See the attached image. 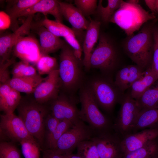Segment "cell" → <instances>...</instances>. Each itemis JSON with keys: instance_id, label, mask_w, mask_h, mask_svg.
<instances>
[{"instance_id": "603a6c76", "label": "cell", "mask_w": 158, "mask_h": 158, "mask_svg": "<svg viewBox=\"0 0 158 158\" xmlns=\"http://www.w3.org/2000/svg\"><path fill=\"white\" fill-rule=\"evenodd\" d=\"M157 128H158V106L140 110L133 125L132 133Z\"/></svg>"}, {"instance_id": "74e56055", "label": "cell", "mask_w": 158, "mask_h": 158, "mask_svg": "<svg viewBox=\"0 0 158 158\" xmlns=\"http://www.w3.org/2000/svg\"><path fill=\"white\" fill-rule=\"evenodd\" d=\"M63 38L67 43L73 49L76 57L81 61L83 49L75 38L74 32L70 33Z\"/></svg>"}, {"instance_id": "ffe728a7", "label": "cell", "mask_w": 158, "mask_h": 158, "mask_svg": "<svg viewBox=\"0 0 158 158\" xmlns=\"http://www.w3.org/2000/svg\"><path fill=\"white\" fill-rule=\"evenodd\" d=\"M20 92L7 83H0V110L4 114L12 113L21 102Z\"/></svg>"}, {"instance_id": "52a82bcc", "label": "cell", "mask_w": 158, "mask_h": 158, "mask_svg": "<svg viewBox=\"0 0 158 158\" xmlns=\"http://www.w3.org/2000/svg\"><path fill=\"white\" fill-rule=\"evenodd\" d=\"M140 110L136 100L130 95L126 96L121 102L118 114L114 123V131L122 138L132 133L135 120Z\"/></svg>"}, {"instance_id": "f1b7e54d", "label": "cell", "mask_w": 158, "mask_h": 158, "mask_svg": "<svg viewBox=\"0 0 158 158\" xmlns=\"http://www.w3.org/2000/svg\"><path fill=\"white\" fill-rule=\"evenodd\" d=\"M122 1L108 0L107 6L104 7L102 4V1L99 0L95 13L102 21L105 23L109 22L110 18L119 7Z\"/></svg>"}, {"instance_id": "b9f144b4", "label": "cell", "mask_w": 158, "mask_h": 158, "mask_svg": "<svg viewBox=\"0 0 158 158\" xmlns=\"http://www.w3.org/2000/svg\"><path fill=\"white\" fill-rule=\"evenodd\" d=\"M10 20L8 16L6 13L0 12V29L4 30L7 27L6 24L8 26L11 25Z\"/></svg>"}, {"instance_id": "8fae6325", "label": "cell", "mask_w": 158, "mask_h": 158, "mask_svg": "<svg viewBox=\"0 0 158 158\" xmlns=\"http://www.w3.org/2000/svg\"><path fill=\"white\" fill-rule=\"evenodd\" d=\"M88 88L98 106L108 112L111 111L117 100L116 92L111 85L97 79L92 82Z\"/></svg>"}, {"instance_id": "bcb514c9", "label": "cell", "mask_w": 158, "mask_h": 158, "mask_svg": "<svg viewBox=\"0 0 158 158\" xmlns=\"http://www.w3.org/2000/svg\"><path fill=\"white\" fill-rule=\"evenodd\" d=\"M155 11L156 13L158 15V0H156Z\"/></svg>"}, {"instance_id": "9c48e42d", "label": "cell", "mask_w": 158, "mask_h": 158, "mask_svg": "<svg viewBox=\"0 0 158 158\" xmlns=\"http://www.w3.org/2000/svg\"><path fill=\"white\" fill-rule=\"evenodd\" d=\"M116 60V53L114 46L107 37L101 35L98 44L91 55L90 68L109 71L114 67Z\"/></svg>"}, {"instance_id": "30bf717a", "label": "cell", "mask_w": 158, "mask_h": 158, "mask_svg": "<svg viewBox=\"0 0 158 158\" xmlns=\"http://www.w3.org/2000/svg\"><path fill=\"white\" fill-rule=\"evenodd\" d=\"M0 128L10 138L19 142L26 140H36L30 134L21 118L14 113L1 115Z\"/></svg>"}, {"instance_id": "7402d4cb", "label": "cell", "mask_w": 158, "mask_h": 158, "mask_svg": "<svg viewBox=\"0 0 158 158\" xmlns=\"http://www.w3.org/2000/svg\"><path fill=\"white\" fill-rule=\"evenodd\" d=\"M37 25L42 55H48L61 49L66 44L63 40L53 35L44 26Z\"/></svg>"}, {"instance_id": "7a4b0ae2", "label": "cell", "mask_w": 158, "mask_h": 158, "mask_svg": "<svg viewBox=\"0 0 158 158\" xmlns=\"http://www.w3.org/2000/svg\"><path fill=\"white\" fill-rule=\"evenodd\" d=\"M125 49L137 66L142 69L146 68L153 55V28L144 26L138 33L130 36L125 44Z\"/></svg>"}, {"instance_id": "5bb4252c", "label": "cell", "mask_w": 158, "mask_h": 158, "mask_svg": "<svg viewBox=\"0 0 158 158\" xmlns=\"http://www.w3.org/2000/svg\"><path fill=\"white\" fill-rule=\"evenodd\" d=\"M12 52L13 55L21 61L35 64L42 56L40 44L34 37L24 36L15 44Z\"/></svg>"}, {"instance_id": "83f0119b", "label": "cell", "mask_w": 158, "mask_h": 158, "mask_svg": "<svg viewBox=\"0 0 158 158\" xmlns=\"http://www.w3.org/2000/svg\"><path fill=\"white\" fill-rule=\"evenodd\" d=\"M158 152V138L143 147L124 155L122 158H151Z\"/></svg>"}, {"instance_id": "2e32d148", "label": "cell", "mask_w": 158, "mask_h": 158, "mask_svg": "<svg viewBox=\"0 0 158 158\" xmlns=\"http://www.w3.org/2000/svg\"><path fill=\"white\" fill-rule=\"evenodd\" d=\"M158 138V128H149L130 134L122 138L124 155L140 148Z\"/></svg>"}, {"instance_id": "7bdbcfd3", "label": "cell", "mask_w": 158, "mask_h": 158, "mask_svg": "<svg viewBox=\"0 0 158 158\" xmlns=\"http://www.w3.org/2000/svg\"><path fill=\"white\" fill-rule=\"evenodd\" d=\"M43 158H63L62 155L50 150H47L43 152Z\"/></svg>"}, {"instance_id": "cb8c5ba5", "label": "cell", "mask_w": 158, "mask_h": 158, "mask_svg": "<svg viewBox=\"0 0 158 158\" xmlns=\"http://www.w3.org/2000/svg\"><path fill=\"white\" fill-rule=\"evenodd\" d=\"M39 0H12L6 1L5 13L9 17L10 27L13 31L19 27L18 18L22 12Z\"/></svg>"}, {"instance_id": "4dcf8cb0", "label": "cell", "mask_w": 158, "mask_h": 158, "mask_svg": "<svg viewBox=\"0 0 158 158\" xmlns=\"http://www.w3.org/2000/svg\"><path fill=\"white\" fill-rule=\"evenodd\" d=\"M74 123L68 120L60 121L56 130L47 136V141L49 150H52L62 135Z\"/></svg>"}, {"instance_id": "d6986e66", "label": "cell", "mask_w": 158, "mask_h": 158, "mask_svg": "<svg viewBox=\"0 0 158 158\" xmlns=\"http://www.w3.org/2000/svg\"><path fill=\"white\" fill-rule=\"evenodd\" d=\"M100 25L99 21L91 20L86 30L82 48L84 54L83 63L86 69L90 68V57L94 47L99 38Z\"/></svg>"}, {"instance_id": "d590c367", "label": "cell", "mask_w": 158, "mask_h": 158, "mask_svg": "<svg viewBox=\"0 0 158 158\" xmlns=\"http://www.w3.org/2000/svg\"><path fill=\"white\" fill-rule=\"evenodd\" d=\"M96 0H75L74 4L85 16L95 13L97 4Z\"/></svg>"}, {"instance_id": "8992f818", "label": "cell", "mask_w": 158, "mask_h": 158, "mask_svg": "<svg viewBox=\"0 0 158 158\" xmlns=\"http://www.w3.org/2000/svg\"><path fill=\"white\" fill-rule=\"evenodd\" d=\"M94 133L90 127L80 119L62 135L51 150L62 155L72 153L80 143L90 139Z\"/></svg>"}, {"instance_id": "836d02e7", "label": "cell", "mask_w": 158, "mask_h": 158, "mask_svg": "<svg viewBox=\"0 0 158 158\" xmlns=\"http://www.w3.org/2000/svg\"><path fill=\"white\" fill-rule=\"evenodd\" d=\"M12 77H31L37 74L36 69L30 63L23 61L16 63L11 71Z\"/></svg>"}, {"instance_id": "1f68e13d", "label": "cell", "mask_w": 158, "mask_h": 158, "mask_svg": "<svg viewBox=\"0 0 158 158\" xmlns=\"http://www.w3.org/2000/svg\"><path fill=\"white\" fill-rule=\"evenodd\" d=\"M35 64L38 74L40 75H48L59 67L56 59L48 55L42 56Z\"/></svg>"}, {"instance_id": "e0dca14e", "label": "cell", "mask_w": 158, "mask_h": 158, "mask_svg": "<svg viewBox=\"0 0 158 158\" xmlns=\"http://www.w3.org/2000/svg\"><path fill=\"white\" fill-rule=\"evenodd\" d=\"M60 11L63 18L72 25L73 31L87 30L90 21L87 20L80 10L71 4L59 1Z\"/></svg>"}, {"instance_id": "ee69618b", "label": "cell", "mask_w": 158, "mask_h": 158, "mask_svg": "<svg viewBox=\"0 0 158 158\" xmlns=\"http://www.w3.org/2000/svg\"><path fill=\"white\" fill-rule=\"evenodd\" d=\"M156 0H145V2L149 8L154 13H156L155 6Z\"/></svg>"}, {"instance_id": "8d00e7d4", "label": "cell", "mask_w": 158, "mask_h": 158, "mask_svg": "<svg viewBox=\"0 0 158 158\" xmlns=\"http://www.w3.org/2000/svg\"><path fill=\"white\" fill-rule=\"evenodd\" d=\"M0 158H21L16 147L10 143L1 142L0 144Z\"/></svg>"}, {"instance_id": "d4e9b609", "label": "cell", "mask_w": 158, "mask_h": 158, "mask_svg": "<svg viewBox=\"0 0 158 158\" xmlns=\"http://www.w3.org/2000/svg\"><path fill=\"white\" fill-rule=\"evenodd\" d=\"M39 74L26 77H12L6 83L19 92L33 93L38 85L45 79Z\"/></svg>"}, {"instance_id": "3957f363", "label": "cell", "mask_w": 158, "mask_h": 158, "mask_svg": "<svg viewBox=\"0 0 158 158\" xmlns=\"http://www.w3.org/2000/svg\"><path fill=\"white\" fill-rule=\"evenodd\" d=\"M80 101V119L87 123L94 133L103 132L114 129V123L100 111L88 87L81 90Z\"/></svg>"}, {"instance_id": "9a60e30c", "label": "cell", "mask_w": 158, "mask_h": 158, "mask_svg": "<svg viewBox=\"0 0 158 158\" xmlns=\"http://www.w3.org/2000/svg\"><path fill=\"white\" fill-rule=\"evenodd\" d=\"M51 114L60 121L66 120L75 123L80 119L79 111L75 102L65 97H58L52 101Z\"/></svg>"}, {"instance_id": "ac0fdd59", "label": "cell", "mask_w": 158, "mask_h": 158, "mask_svg": "<svg viewBox=\"0 0 158 158\" xmlns=\"http://www.w3.org/2000/svg\"><path fill=\"white\" fill-rule=\"evenodd\" d=\"M37 13H42L45 16L47 14L51 15L56 20L62 23L63 20L59 1L56 0H39L33 6L22 12L19 17H27Z\"/></svg>"}, {"instance_id": "f6af8a7d", "label": "cell", "mask_w": 158, "mask_h": 158, "mask_svg": "<svg viewBox=\"0 0 158 158\" xmlns=\"http://www.w3.org/2000/svg\"><path fill=\"white\" fill-rule=\"evenodd\" d=\"M63 158H82L79 155L72 153L62 155Z\"/></svg>"}, {"instance_id": "44dd1931", "label": "cell", "mask_w": 158, "mask_h": 158, "mask_svg": "<svg viewBox=\"0 0 158 158\" xmlns=\"http://www.w3.org/2000/svg\"><path fill=\"white\" fill-rule=\"evenodd\" d=\"M145 71L137 65L124 67L117 73L115 84L122 91L130 87L133 84L142 76Z\"/></svg>"}, {"instance_id": "d6a6232c", "label": "cell", "mask_w": 158, "mask_h": 158, "mask_svg": "<svg viewBox=\"0 0 158 158\" xmlns=\"http://www.w3.org/2000/svg\"><path fill=\"white\" fill-rule=\"evenodd\" d=\"M76 148L77 154L82 158H99L96 144L91 139L81 142Z\"/></svg>"}, {"instance_id": "6da1fadb", "label": "cell", "mask_w": 158, "mask_h": 158, "mask_svg": "<svg viewBox=\"0 0 158 158\" xmlns=\"http://www.w3.org/2000/svg\"><path fill=\"white\" fill-rule=\"evenodd\" d=\"M154 14L144 9L136 0L122 1L109 22L115 23L123 30L128 36L133 35L142 26L155 18Z\"/></svg>"}, {"instance_id": "e575fe53", "label": "cell", "mask_w": 158, "mask_h": 158, "mask_svg": "<svg viewBox=\"0 0 158 158\" xmlns=\"http://www.w3.org/2000/svg\"><path fill=\"white\" fill-rule=\"evenodd\" d=\"M20 142L25 158H40V149L35 140H26Z\"/></svg>"}, {"instance_id": "7dc6e473", "label": "cell", "mask_w": 158, "mask_h": 158, "mask_svg": "<svg viewBox=\"0 0 158 158\" xmlns=\"http://www.w3.org/2000/svg\"><path fill=\"white\" fill-rule=\"evenodd\" d=\"M151 158H158V152L156 154H155Z\"/></svg>"}, {"instance_id": "ba28073f", "label": "cell", "mask_w": 158, "mask_h": 158, "mask_svg": "<svg viewBox=\"0 0 158 158\" xmlns=\"http://www.w3.org/2000/svg\"><path fill=\"white\" fill-rule=\"evenodd\" d=\"M90 139L95 143L99 158H122V138L114 129L94 133Z\"/></svg>"}, {"instance_id": "4fadbf2b", "label": "cell", "mask_w": 158, "mask_h": 158, "mask_svg": "<svg viewBox=\"0 0 158 158\" xmlns=\"http://www.w3.org/2000/svg\"><path fill=\"white\" fill-rule=\"evenodd\" d=\"M61 85L58 68L48 75L37 87L33 93L35 101L42 104L55 99L58 97Z\"/></svg>"}, {"instance_id": "277c9868", "label": "cell", "mask_w": 158, "mask_h": 158, "mask_svg": "<svg viewBox=\"0 0 158 158\" xmlns=\"http://www.w3.org/2000/svg\"><path fill=\"white\" fill-rule=\"evenodd\" d=\"M36 102H21L17 108L18 116L30 134L42 143L44 133L45 117L47 111L43 105Z\"/></svg>"}, {"instance_id": "484cf974", "label": "cell", "mask_w": 158, "mask_h": 158, "mask_svg": "<svg viewBox=\"0 0 158 158\" xmlns=\"http://www.w3.org/2000/svg\"><path fill=\"white\" fill-rule=\"evenodd\" d=\"M158 79V74L151 68L148 69L145 71L144 75L132 85L130 95L135 100L138 99Z\"/></svg>"}, {"instance_id": "f546056e", "label": "cell", "mask_w": 158, "mask_h": 158, "mask_svg": "<svg viewBox=\"0 0 158 158\" xmlns=\"http://www.w3.org/2000/svg\"><path fill=\"white\" fill-rule=\"evenodd\" d=\"M135 100L140 110L158 106V85L154 87H150Z\"/></svg>"}, {"instance_id": "4316f807", "label": "cell", "mask_w": 158, "mask_h": 158, "mask_svg": "<svg viewBox=\"0 0 158 158\" xmlns=\"http://www.w3.org/2000/svg\"><path fill=\"white\" fill-rule=\"evenodd\" d=\"M37 25L44 26L50 32L58 37H64L70 33L74 32L73 30L55 20H52L45 16L44 18L39 22Z\"/></svg>"}, {"instance_id": "ab89813d", "label": "cell", "mask_w": 158, "mask_h": 158, "mask_svg": "<svg viewBox=\"0 0 158 158\" xmlns=\"http://www.w3.org/2000/svg\"><path fill=\"white\" fill-rule=\"evenodd\" d=\"M15 61V58H12L0 66V83H6L11 79L9 76L8 67L14 63Z\"/></svg>"}, {"instance_id": "60d3db41", "label": "cell", "mask_w": 158, "mask_h": 158, "mask_svg": "<svg viewBox=\"0 0 158 158\" xmlns=\"http://www.w3.org/2000/svg\"><path fill=\"white\" fill-rule=\"evenodd\" d=\"M60 121L51 114L49 115L45 120L46 136L52 133L56 129Z\"/></svg>"}, {"instance_id": "5b68a950", "label": "cell", "mask_w": 158, "mask_h": 158, "mask_svg": "<svg viewBox=\"0 0 158 158\" xmlns=\"http://www.w3.org/2000/svg\"><path fill=\"white\" fill-rule=\"evenodd\" d=\"M71 47L66 43L61 49L58 67L61 85L68 90L78 85L81 78L80 62Z\"/></svg>"}, {"instance_id": "7c38bea8", "label": "cell", "mask_w": 158, "mask_h": 158, "mask_svg": "<svg viewBox=\"0 0 158 158\" xmlns=\"http://www.w3.org/2000/svg\"><path fill=\"white\" fill-rule=\"evenodd\" d=\"M34 15L27 17L22 24L12 33L0 38V66L9 60L13 46L22 37L29 33Z\"/></svg>"}, {"instance_id": "f35d334b", "label": "cell", "mask_w": 158, "mask_h": 158, "mask_svg": "<svg viewBox=\"0 0 158 158\" xmlns=\"http://www.w3.org/2000/svg\"><path fill=\"white\" fill-rule=\"evenodd\" d=\"M153 49L151 69L158 74V27L153 28Z\"/></svg>"}]
</instances>
